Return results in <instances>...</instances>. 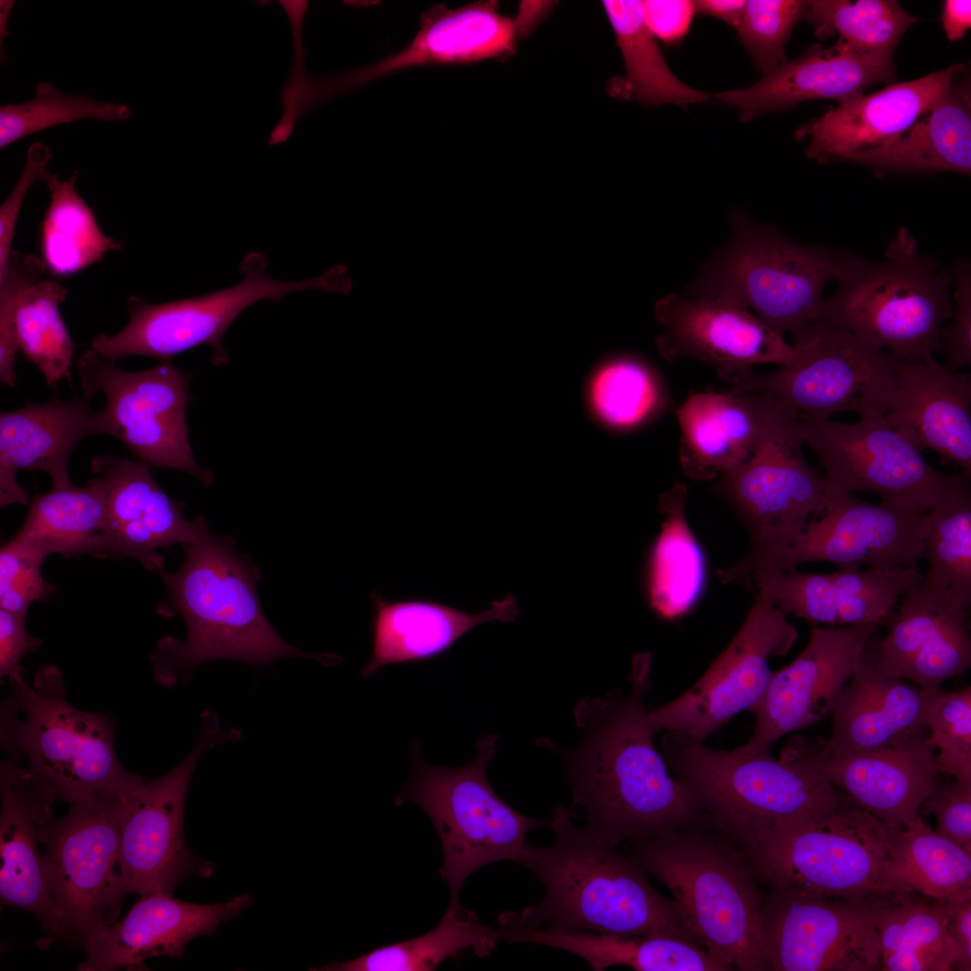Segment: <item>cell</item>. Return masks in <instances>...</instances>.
I'll use <instances>...</instances> for the list:
<instances>
[{"label":"cell","instance_id":"6da1fadb","mask_svg":"<svg viewBox=\"0 0 971 971\" xmlns=\"http://www.w3.org/2000/svg\"><path fill=\"white\" fill-rule=\"evenodd\" d=\"M651 655L637 654L630 690L580 700L576 725L584 738L565 754L573 806H582L584 829L615 847L631 839L711 826L692 792L669 773L653 743L644 696L651 687Z\"/></svg>","mask_w":971,"mask_h":971},{"label":"cell","instance_id":"7a4b0ae2","mask_svg":"<svg viewBox=\"0 0 971 971\" xmlns=\"http://www.w3.org/2000/svg\"><path fill=\"white\" fill-rule=\"evenodd\" d=\"M557 806L549 819V847L525 842L515 863L546 889L535 905L502 914L530 928L620 936L666 935L696 942L673 900L662 895L646 871L617 847L591 835Z\"/></svg>","mask_w":971,"mask_h":971},{"label":"cell","instance_id":"3957f363","mask_svg":"<svg viewBox=\"0 0 971 971\" xmlns=\"http://www.w3.org/2000/svg\"><path fill=\"white\" fill-rule=\"evenodd\" d=\"M183 547L181 567L174 573L160 571L167 593L160 612L181 614L187 628L184 641L165 637L150 657L160 684L188 683L199 665L216 659L254 665L287 657L311 658L326 666L340 662L334 655L301 651L276 633L260 605L261 574L232 540L209 530Z\"/></svg>","mask_w":971,"mask_h":971},{"label":"cell","instance_id":"277c9868","mask_svg":"<svg viewBox=\"0 0 971 971\" xmlns=\"http://www.w3.org/2000/svg\"><path fill=\"white\" fill-rule=\"evenodd\" d=\"M661 747L711 826L743 848L771 829L822 817L846 799L811 766L802 738L789 742L779 759L742 746L714 749L667 732Z\"/></svg>","mask_w":971,"mask_h":971},{"label":"cell","instance_id":"5b68a950","mask_svg":"<svg viewBox=\"0 0 971 971\" xmlns=\"http://www.w3.org/2000/svg\"><path fill=\"white\" fill-rule=\"evenodd\" d=\"M628 857L671 892L695 940L739 971H770L762 895L744 849L711 826L626 841Z\"/></svg>","mask_w":971,"mask_h":971},{"label":"cell","instance_id":"8992f818","mask_svg":"<svg viewBox=\"0 0 971 971\" xmlns=\"http://www.w3.org/2000/svg\"><path fill=\"white\" fill-rule=\"evenodd\" d=\"M9 681L1 706V745L46 779L58 798L69 805L100 796L124 798L144 785L118 760L111 716L71 705L58 667L42 666L31 682L22 668Z\"/></svg>","mask_w":971,"mask_h":971},{"label":"cell","instance_id":"52a82bcc","mask_svg":"<svg viewBox=\"0 0 971 971\" xmlns=\"http://www.w3.org/2000/svg\"><path fill=\"white\" fill-rule=\"evenodd\" d=\"M952 272L918 251L900 228L885 258L856 257L836 291L824 298L816 322L853 334L906 361H923L941 350L940 334L952 317Z\"/></svg>","mask_w":971,"mask_h":971},{"label":"cell","instance_id":"ba28073f","mask_svg":"<svg viewBox=\"0 0 971 971\" xmlns=\"http://www.w3.org/2000/svg\"><path fill=\"white\" fill-rule=\"evenodd\" d=\"M730 223L729 244L697 279L693 296L753 311L780 334L816 322L825 285L839 282L856 257L794 242L743 212Z\"/></svg>","mask_w":971,"mask_h":971},{"label":"cell","instance_id":"9c48e42d","mask_svg":"<svg viewBox=\"0 0 971 971\" xmlns=\"http://www.w3.org/2000/svg\"><path fill=\"white\" fill-rule=\"evenodd\" d=\"M497 740L494 735L479 738L476 758L457 768L425 762L414 740L410 778L394 798L396 806L416 804L434 825L443 850L440 873L450 887V905L460 904V889L475 871L494 861L515 862L527 833L549 827V820L515 811L490 785L486 769L497 752Z\"/></svg>","mask_w":971,"mask_h":971},{"label":"cell","instance_id":"30bf717a","mask_svg":"<svg viewBox=\"0 0 971 971\" xmlns=\"http://www.w3.org/2000/svg\"><path fill=\"white\" fill-rule=\"evenodd\" d=\"M928 513L868 503L827 484L818 517L799 528L751 537L750 551L717 576L723 583L745 584L757 573L809 562H828L840 569L915 568L923 558Z\"/></svg>","mask_w":971,"mask_h":971},{"label":"cell","instance_id":"8fae6325","mask_svg":"<svg viewBox=\"0 0 971 971\" xmlns=\"http://www.w3.org/2000/svg\"><path fill=\"white\" fill-rule=\"evenodd\" d=\"M895 830L846 797L822 817L771 829L742 848L768 888L862 902L883 889Z\"/></svg>","mask_w":971,"mask_h":971},{"label":"cell","instance_id":"7c38bea8","mask_svg":"<svg viewBox=\"0 0 971 971\" xmlns=\"http://www.w3.org/2000/svg\"><path fill=\"white\" fill-rule=\"evenodd\" d=\"M797 359L766 374L753 370L728 382L810 425L842 412L884 414L896 378L897 359L851 333L815 322L795 333Z\"/></svg>","mask_w":971,"mask_h":971},{"label":"cell","instance_id":"4fadbf2b","mask_svg":"<svg viewBox=\"0 0 971 971\" xmlns=\"http://www.w3.org/2000/svg\"><path fill=\"white\" fill-rule=\"evenodd\" d=\"M244 274L236 285L209 294L161 304H150L140 297L127 300L129 320L113 335L93 338L90 348L115 361L139 355L168 361L196 346L212 348V362L221 365L228 355L223 336L235 319L251 305L264 299L280 301L290 293L320 290L330 286L326 273L299 281H277L267 274L268 260L259 252L247 254L239 264Z\"/></svg>","mask_w":971,"mask_h":971},{"label":"cell","instance_id":"5bb4252c","mask_svg":"<svg viewBox=\"0 0 971 971\" xmlns=\"http://www.w3.org/2000/svg\"><path fill=\"white\" fill-rule=\"evenodd\" d=\"M120 811L118 797L79 800L53 821L45 840L47 877L66 937L83 944L116 922L129 893Z\"/></svg>","mask_w":971,"mask_h":971},{"label":"cell","instance_id":"9a60e30c","mask_svg":"<svg viewBox=\"0 0 971 971\" xmlns=\"http://www.w3.org/2000/svg\"><path fill=\"white\" fill-rule=\"evenodd\" d=\"M76 369L83 395L102 393L99 433L118 439L139 460L179 469L203 486L213 475L196 462L189 441L185 411L190 379L169 361L140 371H126L115 361L89 348L80 353Z\"/></svg>","mask_w":971,"mask_h":971},{"label":"cell","instance_id":"2e32d148","mask_svg":"<svg viewBox=\"0 0 971 971\" xmlns=\"http://www.w3.org/2000/svg\"><path fill=\"white\" fill-rule=\"evenodd\" d=\"M805 444L819 457L829 486L870 492L881 502L928 512L970 481L962 473L933 468L922 451L895 431L884 414L869 412L846 423L827 420L805 425Z\"/></svg>","mask_w":971,"mask_h":971},{"label":"cell","instance_id":"e0dca14e","mask_svg":"<svg viewBox=\"0 0 971 971\" xmlns=\"http://www.w3.org/2000/svg\"><path fill=\"white\" fill-rule=\"evenodd\" d=\"M201 724L196 744L177 766L120 798V848L129 893L172 894L189 877L212 873L213 867L196 858L185 842V797L203 754L218 744L239 740L241 732L222 728L209 709L202 712Z\"/></svg>","mask_w":971,"mask_h":971},{"label":"cell","instance_id":"ac0fdd59","mask_svg":"<svg viewBox=\"0 0 971 971\" xmlns=\"http://www.w3.org/2000/svg\"><path fill=\"white\" fill-rule=\"evenodd\" d=\"M797 636L787 615L758 592L742 627L699 681L675 699L648 708L650 726L703 742L735 715L754 708L773 673L769 659L788 652Z\"/></svg>","mask_w":971,"mask_h":971},{"label":"cell","instance_id":"d6986e66","mask_svg":"<svg viewBox=\"0 0 971 971\" xmlns=\"http://www.w3.org/2000/svg\"><path fill=\"white\" fill-rule=\"evenodd\" d=\"M760 920L772 971L881 969L879 937L865 901L769 887L762 895Z\"/></svg>","mask_w":971,"mask_h":971},{"label":"cell","instance_id":"ffe728a7","mask_svg":"<svg viewBox=\"0 0 971 971\" xmlns=\"http://www.w3.org/2000/svg\"><path fill=\"white\" fill-rule=\"evenodd\" d=\"M776 409L749 459L720 476L713 487L751 537L799 528L818 517L826 503V479L803 453L805 425Z\"/></svg>","mask_w":971,"mask_h":971},{"label":"cell","instance_id":"44dd1931","mask_svg":"<svg viewBox=\"0 0 971 971\" xmlns=\"http://www.w3.org/2000/svg\"><path fill=\"white\" fill-rule=\"evenodd\" d=\"M875 623L821 628L813 624L809 640L788 665L773 672L755 715L752 735L743 745L769 751L780 737L811 726L831 713L840 691L858 671Z\"/></svg>","mask_w":971,"mask_h":971},{"label":"cell","instance_id":"7402d4cb","mask_svg":"<svg viewBox=\"0 0 971 971\" xmlns=\"http://www.w3.org/2000/svg\"><path fill=\"white\" fill-rule=\"evenodd\" d=\"M655 312L664 328L657 346L664 358L711 364L726 381L755 364L788 365L798 354L754 314L722 300L672 293L656 302Z\"/></svg>","mask_w":971,"mask_h":971},{"label":"cell","instance_id":"603a6c76","mask_svg":"<svg viewBox=\"0 0 971 971\" xmlns=\"http://www.w3.org/2000/svg\"><path fill=\"white\" fill-rule=\"evenodd\" d=\"M968 607L945 585L924 576L903 596L877 639L881 671L926 689L971 666Z\"/></svg>","mask_w":971,"mask_h":971},{"label":"cell","instance_id":"cb8c5ba5","mask_svg":"<svg viewBox=\"0 0 971 971\" xmlns=\"http://www.w3.org/2000/svg\"><path fill=\"white\" fill-rule=\"evenodd\" d=\"M0 797L1 901L36 915L49 935L66 937L40 852L54 821L56 791L26 766L4 761Z\"/></svg>","mask_w":971,"mask_h":971},{"label":"cell","instance_id":"d4e9b609","mask_svg":"<svg viewBox=\"0 0 971 971\" xmlns=\"http://www.w3.org/2000/svg\"><path fill=\"white\" fill-rule=\"evenodd\" d=\"M929 732L900 738L873 750L821 754L816 743L802 739L815 771L851 802L891 828H906L939 774Z\"/></svg>","mask_w":971,"mask_h":971},{"label":"cell","instance_id":"484cf974","mask_svg":"<svg viewBox=\"0 0 971 971\" xmlns=\"http://www.w3.org/2000/svg\"><path fill=\"white\" fill-rule=\"evenodd\" d=\"M923 575L918 567L899 570L842 568L828 574L765 571L749 585L770 598L786 615L812 624H885L898 601Z\"/></svg>","mask_w":971,"mask_h":971},{"label":"cell","instance_id":"4316f807","mask_svg":"<svg viewBox=\"0 0 971 971\" xmlns=\"http://www.w3.org/2000/svg\"><path fill=\"white\" fill-rule=\"evenodd\" d=\"M875 634L860 668L833 703L830 735L816 744L821 754L873 750L903 737L928 733L929 710L941 688L926 689L885 674L877 664Z\"/></svg>","mask_w":971,"mask_h":971},{"label":"cell","instance_id":"83f0119b","mask_svg":"<svg viewBox=\"0 0 971 971\" xmlns=\"http://www.w3.org/2000/svg\"><path fill=\"white\" fill-rule=\"evenodd\" d=\"M250 904L246 894L215 904L181 901L169 893L143 895L125 918L84 943L86 959L78 970H146L145 960L182 956L189 941L213 933Z\"/></svg>","mask_w":971,"mask_h":971},{"label":"cell","instance_id":"f1b7e54d","mask_svg":"<svg viewBox=\"0 0 971 971\" xmlns=\"http://www.w3.org/2000/svg\"><path fill=\"white\" fill-rule=\"evenodd\" d=\"M894 79L892 57L862 52L839 40L829 49L815 44L754 85L718 93L716 98L735 107L741 120L750 121L806 100L842 103L863 95L873 84Z\"/></svg>","mask_w":971,"mask_h":971},{"label":"cell","instance_id":"f546056e","mask_svg":"<svg viewBox=\"0 0 971 971\" xmlns=\"http://www.w3.org/2000/svg\"><path fill=\"white\" fill-rule=\"evenodd\" d=\"M962 65L919 79L894 84L839 103L799 127L797 140L809 138L806 156L821 164L885 144L906 131L952 86Z\"/></svg>","mask_w":971,"mask_h":971},{"label":"cell","instance_id":"4dcf8cb0","mask_svg":"<svg viewBox=\"0 0 971 971\" xmlns=\"http://www.w3.org/2000/svg\"><path fill=\"white\" fill-rule=\"evenodd\" d=\"M884 416L920 450H931L971 477V379L941 365L897 359Z\"/></svg>","mask_w":971,"mask_h":971},{"label":"cell","instance_id":"1f68e13d","mask_svg":"<svg viewBox=\"0 0 971 971\" xmlns=\"http://www.w3.org/2000/svg\"><path fill=\"white\" fill-rule=\"evenodd\" d=\"M91 397L70 400L53 398L46 403L0 414V506L29 503V495L18 484L20 470H43L52 487L70 482L68 461L78 442L99 433V414Z\"/></svg>","mask_w":971,"mask_h":971},{"label":"cell","instance_id":"d6a6232c","mask_svg":"<svg viewBox=\"0 0 971 971\" xmlns=\"http://www.w3.org/2000/svg\"><path fill=\"white\" fill-rule=\"evenodd\" d=\"M777 413L750 392H698L676 410L681 430L680 460L691 478L710 480L752 455Z\"/></svg>","mask_w":971,"mask_h":971},{"label":"cell","instance_id":"836d02e7","mask_svg":"<svg viewBox=\"0 0 971 971\" xmlns=\"http://www.w3.org/2000/svg\"><path fill=\"white\" fill-rule=\"evenodd\" d=\"M372 650L361 669L370 678L391 664H413L446 653L477 625L512 622L519 615L517 599L507 593L480 613L470 614L433 601L403 599L391 601L371 591Z\"/></svg>","mask_w":971,"mask_h":971},{"label":"cell","instance_id":"e575fe53","mask_svg":"<svg viewBox=\"0 0 971 971\" xmlns=\"http://www.w3.org/2000/svg\"><path fill=\"white\" fill-rule=\"evenodd\" d=\"M514 20L503 15L497 3H473L449 10L437 6L426 13L412 42L401 52L342 78L352 86L399 69L426 64L468 63L512 51Z\"/></svg>","mask_w":971,"mask_h":971},{"label":"cell","instance_id":"d590c367","mask_svg":"<svg viewBox=\"0 0 971 971\" xmlns=\"http://www.w3.org/2000/svg\"><path fill=\"white\" fill-rule=\"evenodd\" d=\"M497 931L509 943L548 946L584 959L592 970L626 966L638 971H731L691 940L666 935L620 936L583 931L530 928L503 915L498 917Z\"/></svg>","mask_w":971,"mask_h":971},{"label":"cell","instance_id":"8d00e7d4","mask_svg":"<svg viewBox=\"0 0 971 971\" xmlns=\"http://www.w3.org/2000/svg\"><path fill=\"white\" fill-rule=\"evenodd\" d=\"M928 112L925 120L916 121L900 136L842 160L882 170L970 175L969 91L953 84Z\"/></svg>","mask_w":971,"mask_h":971},{"label":"cell","instance_id":"74e56055","mask_svg":"<svg viewBox=\"0 0 971 971\" xmlns=\"http://www.w3.org/2000/svg\"><path fill=\"white\" fill-rule=\"evenodd\" d=\"M865 902L879 937L883 971H951L958 949L945 903L913 891L885 889Z\"/></svg>","mask_w":971,"mask_h":971},{"label":"cell","instance_id":"f35d334b","mask_svg":"<svg viewBox=\"0 0 971 971\" xmlns=\"http://www.w3.org/2000/svg\"><path fill=\"white\" fill-rule=\"evenodd\" d=\"M107 497L97 477L34 496L14 538L39 551L71 557H107Z\"/></svg>","mask_w":971,"mask_h":971},{"label":"cell","instance_id":"ab89813d","mask_svg":"<svg viewBox=\"0 0 971 971\" xmlns=\"http://www.w3.org/2000/svg\"><path fill=\"white\" fill-rule=\"evenodd\" d=\"M687 486L675 484L660 500L666 518L649 550L646 592L651 610L673 619L697 601L705 583V559L685 517Z\"/></svg>","mask_w":971,"mask_h":971},{"label":"cell","instance_id":"60d3db41","mask_svg":"<svg viewBox=\"0 0 971 971\" xmlns=\"http://www.w3.org/2000/svg\"><path fill=\"white\" fill-rule=\"evenodd\" d=\"M913 891L947 903L971 892V853L916 817L893 833L883 889Z\"/></svg>","mask_w":971,"mask_h":971},{"label":"cell","instance_id":"b9f144b4","mask_svg":"<svg viewBox=\"0 0 971 971\" xmlns=\"http://www.w3.org/2000/svg\"><path fill=\"white\" fill-rule=\"evenodd\" d=\"M620 49L626 74L610 85L612 94L645 105L672 103L686 107L710 94L690 87L671 71L646 28L641 1H602Z\"/></svg>","mask_w":971,"mask_h":971},{"label":"cell","instance_id":"7bdbcfd3","mask_svg":"<svg viewBox=\"0 0 971 971\" xmlns=\"http://www.w3.org/2000/svg\"><path fill=\"white\" fill-rule=\"evenodd\" d=\"M497 930L481 923L474 911L450 905L431 931L388 944L346 962L310 970L320 971H432L448 958L470 949L478 958L491 955L500 940Z\"/></svg>","mask_w":971,"mask_h":971},{"label":"cell","instance_id":"ee69618b","mask_svg":"<svg viewBox=\"0 0 971 971\" xmlns=\"http://www.w3.org/2000/svg\"><path fill=\"white\" fill-rule=\"evenodd\" d=\"M77 174L76 171L69 180H61L49 173L43 179L50 201L40 226V254L46 270L56 276L76 273L122 246L102 231L94 212L78 194Z\"/></svg>","mask_w":971,"mask_h":971},{"label":"cell","instance_id":"f6af8a7d","mask_svg":"<svg viewBox=\"0 0 971 971\" xmlns=\"http://www.w3.org/2000/svg\"><path fill=\"white\" fill-rule=\"evenodd\" d=\"M67 294V289L59 282L41 279L26 288L15 305L19 350L42 373L49 387L64 379L71 383L75 343L59 311Z\"/></svg>","mask_w":971,"mask_h":971},{"label":"cell","instance_id":"bcb514c9","mask_svg":"<svg viewBox=\"0 0 971 971\" xmlns=\"http://www.w3.org/2000/svg\"><path fill=\"white\" fill-rule=\"evenodd\" d=\"M805 18L824 37L840 40L866 53L892 57L904 32L919 20L894 0L808 1Z\"/></svg>","mask_w":971,"mask_h":971},{"label":"cell","instance_id":"7dc6e473","mask_svg":"<svg viewBox=\"0 0 971 971\" xmlns=\"http://www.w3.org/2000/svg\"><path fill=\"white\" fill-rule=\"evenodd\" d=\"M590 406L598 419L613 429H633L664 404L660 381L641 360L620 355L603 362L589 385Z\"/></svg>","mask_w":971,"mask_h":971},{"label":"cell","instance_id":"c3c4849f","mask_svg":"<svg viewBox=\"0 0 971 971\" xmlns=\"http://www.w3.org/2000/svg\"><path fill=\"white\" fill-rule=\"evenodd\" d=\"M970 481L949 494L928 513L924 575L942 583L966 606L971 603Z\"/></svg>","mask_w":971,"mask_h":971},{"label":"cell","instance_id":"681fc988","mask_svg":"<svg viewBox=\"0 0 971 971\" xmlns=\"http://www.w3.org/2000/svg\"><path fill=\"white\" fill-rule=\"evenodd\" d=\"M130 115L126 104L95 101L85 94L67 95L49 82H39L29 101L1 106L0 148L58 125L85 119L120 121Z\"/></svg>","mask_w":971,"mask_h":971},{"label":"cell","instance_id":"f907efd6","mask_svg":"<svg viewBox=\"0 0 971 971\" xmlns=\"http://www.w3.org/2000/svg\"><path fill=\"white\" fill-rule=\"evenodd\" d=\"M928 743L939 750L935 767L971 788V687L940 690L928 714Z\"/></svg>","mask_w":971,"mask_h":971},{"label":"cell","instance_id":"816d5d0a","mask_svg":"<svg viewBox=\"0 0 971 971\" xmlns=\"http://www.w3.org/2000/svg\"><path fill=\"white\" fill-rule=\"evenodd\" d=\"M808 1L752 0L736 31L756 68L764 75L787 59L785 45L796 24L805 18Z\"/></svg>","mask_w":971,"mask_h":971},{"label":"cell","instance_id":"f5cc1de1","mask_svg":"<svg viewBox=\"0 0 971 971\" xmlns=\"http://www.w3.org/2000/svg\"><path fill=\"white\" fill-rule=\"evenodd\" d=\"M45 557L16 538L0 551V606L5 610L27 614L35 601H44L54 586L45 581L41 565Z\"/></svg>","mask_w":971,"mask_h":971},{"label":"cell","instance_id":"db71d44e","mask_svg":"<svg viewBox=\"0 0 971 971\" xmlns=\"http://www.w3.org/2000/svg\"><path fill=\"white\" fill-rule=\"evenodd\" d=\"M45 271L41 259L13 251L0 273V380L11 388H15V357L20 351L14 323L16 301L26 288L43 279Z\"/></svg>","mask_w":971,"mask_h":971},{"label":"cell","instance_id":"11a10c76","mask_svg":"<svg viewBox=\"0 0 971 971\" xmlns=\"http://www.w3.org/2000/svg\"><path fill=\"white\" fill-rule=\"evenodd\" d=\"M937 820V833L971 853V788L954 780L934 783L921 809Z\"/></svg>","mask_w":971,"mask_h":971},{"label":"cell","instance_id":"9f6ffc18","mask_svg":"<svg viewBox=\"0 0 971 971\" xmlns=\"http://www.w3.org/2000/svg\"><path fill=\"white\" fill-rule=\"evenodd\" d=\"M954 309L952 322L943 326L940 334L941 350L948 358L947 366L958 370L971 364V272L967 261L954 264Z\"/></svg>","mask_w":971,"mask_h":971},{"label":"cell","instance_id":"6f0895ef","mask_svg":"<svg viewBox=\"0 0 971 971\" xmlns=\"http://www.w3.org/2000/svg\"><path fill=\"white\" fill-rule=\"evenodd\" d=\"M51 152L41 142L32 143L26 154L24 167L13 189L0 207V273L6 267L13 252L12 244L21 208L28 191L37 180L49 174L48 164Z\"/></svg>","mask_w":971,"mask_h":971},{"label":"cell","instance_id":"680465c9","mask_svg":"<svg viewBox=\"0 0 971 971\" xmlns=\"http://www.w3.org/2000/svg\"><path fill=\"white\" fill-rule=\"evenodd\" d=\"M643 19L652 35L675 45L690 31L695 14L694 2L687 0L641 1Z\"/></svg>","mask_w":971,"mask_h":971},{"label":"cell","instance_id":"91938a15","mask_svg":"<svg viewBox=\"0 0 971 971\" xmlns=\"http://www.w3.org/2000/svg\"><path fill=\"white\" fill-rule=\"evenodd\" d=\"M42 644L26 629V614L0 609V676L10 677L21 670L22 658Z\"/></svg>","mask_w":971,"mask_h":971},{"label":"cell","instance_id":"94428289","mask_svg":"<svg viewBox=\"0 0 971 971\" xmlns=\"http://www.w3.org/2000/svg\"><path fill=\"white\" fill-rule=\"evenodd\" d=\"M947 927L958 949L954 970H971V892L945 903Z\"/></svg>","mask_w":971,"mask_h":971},{"label":"cell","instance_id":"6125c7cd","mask_svg":"<svg viewBox=\"0 0 971 971\" xmlns=\"http://www.w3.org/2000/svg\"><path fill=\"white\" fill-rule=\"evenodd\" d=\"M941 20L948 39L950 41L961 40L971 26V2L944 1Z\"/></svg>","mask_w":971,"mask_h":971},{"label":"cell","instance_id":"be15d7a7","mask_svg":"<svg viewBox=\"0 0 971 971\" xmlns=\"http://www.w3.org/2000/svg\"><path fill=\"white\" fill-rule=\"evenodd\" d=\"M745 5L746 1L742 0H699L694 2L696 13L717 18L735 29L737 28L741 22Z\"/></svg>","mask_w":971,"mask_h":971},{"label":"cell","instance_id":"e7e4bbea","mask_svg":"<svg viewBox=\"0 0 971 971\" xmlns=\"http://www.w3.org/2000/svg\"><path fill=\"white\" fill-rule=\"evenodd\" d=\"M279 3L287 14L292 30L294 52L293 63H303L305 51L302 45L301 31L308 2L301 0H281Z\"/></svg>","mask_w":971,"mask_h":971},{"label":"cell","instance_id":"03108f58","mask_svg":"<svg viewBox=\"0 0 971 971\" xmlns=\"http://www.w3.org/2000/svg\"><path fill=\"white\" fill-rule=\"evenodd\" d=\"M548 5L549 4L546 2H522L520 4L517 19L514 20L516 30L525 32L532 28L547 13Z\"/></svg>","mask_w":971,"mask_h":971}]
</instances>
